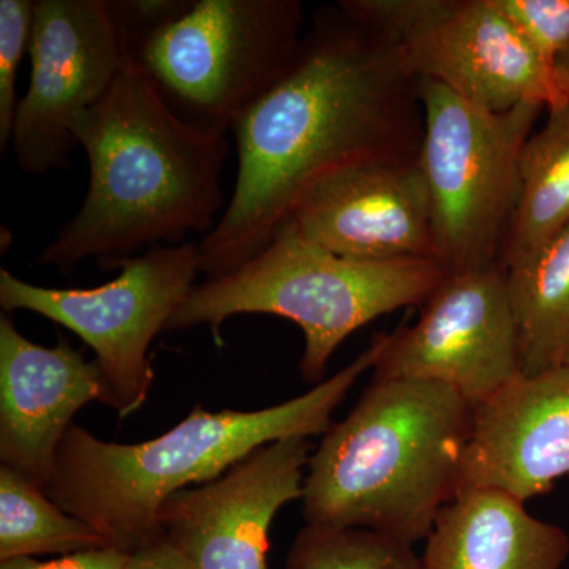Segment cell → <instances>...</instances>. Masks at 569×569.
Masks as SVG:
<instances>
[{
    "instance_id": "6da1fadb",
    "label": "cell",
    "mask_w": 569,
    "mask_h": 569,
    "mask_svg": "<svg viewBox=\"0 0 569 569\" xmlns=\"http://www.w3.org/2000/svg\"><path fill=\"white\" fill-rule=\"evenodd\" d=\"M421 78L402 47L320 7L293 61L234 122L233 194L200 244L208 279L230 274L274 238L307 190L373 160L417 159Z\"/></svg>"
},
{
    "instance_id": "7a4b0ae2",
    "label": "cell",
    "mask_w": 569,
    "mask_h": 569,
    "mask_svg": "<svg viewBox=\"0 0 569 569\" xmlns=\"http://www.w3.org/2000/svg\"><path fill=\"white\" fill-rule=\"evenodd\" d=\"M71 132L88 156L89 189L40 264L70 272L96 258L118 268L141 247L183 244L219 222L227 134L182 119L140 63L127 61Z\"/></svg>"
},
{
    "instance_id": "3957f363",
    "label": "cell",
    "mask_w": 569,
    "mask_h": 569,
    "mask_svg": "<svg viewBox=\"0 0 569 569\" xmlns=\"http://www.w3.org/2000/svg\"><path fill=\"white\" fill-rule=\"evenodd\" d=\"M387 335L306 395L261 410L197 406L162 436L142 443L104 441L71 426L44 492L93 527L108 548L133 553L160 538L159 511L174 493L222 477L257 449L291 437L325 436L356 381L373 369Z\"/></svg>"
},
{
    "instance_id": "277c9868",
    "label": "cell",
    "mask_w": 569,
    "mask_h": 569,
    "mask_svg": "<svg viewBox=\"0 0 569 569\" xmlns=\"http://www.w3.org/2000/svg\"><path fill=\"white\" fill-rule=\"evenodd\" d=\"M471 418L473 407L447 385L372 377L310 456L306 522L422 541L459 496Z\"/></svg>"
},
{
    "instance_id": "5b68a950",
    "label": "cell",
    "mask_w": 569,
    "mask_h": 569,
    "mask_svg": "<svg viewBox=\"0 0 569 569\" xmlns=\"http://www.w3.org/2000/svg\"><path fill=\"white\" fill-rule=\"evenodd\" d=\"M448 276L437 260H347L310 244L284 222L252 260L230 274L194 284L167 331L208 326L222 346L220 331L228 318H287L305 332L302 378L321 383L329 359L348 337L378 317L425 306Z\"/></svg>"
},
{
    "instance_id": "8992f818",
    "label": "cell",
    "mask_w": 569,
    "mask_h": 569,
    "mask_svg": "<svg viewBox=\"0 0 569 569\" xmlns=\"http://www.w3.org/2000/svg\"><path fill=\"white\" fill-rule=\"evenodd\" d=\"M418 164L429 193L438 260L451 272L501 264L518 206L520 157L545 104L492 112L421 78Z\"/></svg>"
},
{
    "instance_id": "52a82bcc",
    "label": "cell",
    "mask_w": 569,
    "mask_h": 569,
    "mask_svg": "<svg viewBox=\"0 0 569 569\" xmlns=\"http://www.w3.org/2000/svg\"><path fill=\"white\" fill-rule=\"evenodd\" d=\"M302 24L299 0H193L134 62L182 119L227 134L293 61Z\"/></svg>"
},
{
    "instance_id": "ba28073f",
    "label": "cell",
    "mask_w": 569,
    "mask_h": 569,
    "mask_svg": "<svg viewBox=\"0 0 569 569\" xmlns=\"http://www.w3.org/2000/svg\"><path fill=\"white\" fill-rule=\"evenodd\" d=\"M119 276L96 288H50L0 269L3 312L28 310L63 326L96 353L104 381L103 406L127 418L151 392L149 350L167 331L201 272L200 244L156 246L118 266Z\"/></svg>"
},
{
    "instance_id": "9c48e42d",
    "label": "cell",
    "mask_w": 569,
    "mask_h": 569,
    "mask_svg": "<svg viewBox=\"0 0 569 569\" xmlns=\"http://www.w3.org/2000/svg\"><path fill=\"white\" fill-rule=\"evenodd\" d=\"M29 54L10 146L21 171L44 176L69 168L74 121L110 91L129 54L110 0H37Z\"/></svg>"
},
{
    "instance_id": "30bf717a",
    "label": "cell",
    "mask_w": 569,
    "mask_h": 569,
    "mask_svg": "<svg viewBox=\"0 0 569 569\" xmlns=\"http://www.w3.org/2000/svg\"><path fill=\"white\" fill-rule=\"evenodd\" d=\"M522 377L503 264L451 272L413 326L387 335L373 378L436 381L471 407Z\"/></svg>"
},
{
    "instance_id": "8fae6325",
    "label": "cell",
    "mask_w": 569,
    "mask_h": 569,
    "mask_svg": "<svg viewBox=\"0 0 569 569\" xmlns=\"http://www.w3.org/2000/svg\"><path fill=\"white\" fill-rule=\"evenodd\" d=\"M309 460L306 437L257 449L222 477L168 498L160 537L194 569H268L272 520L284 505L302 500Z\"/></svg>"
},
{
    "instance_id": "7c38bea8",
    "label": "cell",
    "mask_w": 569,
    "mask_h": 569,
    "mask_svg": "<svg viewBox=\"0 0 569 569\" xmlns=\"http://www.w3.org/2000/svg\"><path fill=\"white\" fill-rule=\"evenodd\" d=\"M284 222L347 260L440 261L418 157L343 168L307 190Z\"/></svg>"
},
{
    "instance_id": "4fadbf2b",
    "label": "cell",
    "mask_w": 569,
    "mask_h": 569,
    "mask_svg": "<svg viewBox=\"0 0 569 569\" xmlns=\"http://www.w3.org/2000/svg\"><path fill=\"white\" fill-rule=\"evenodd\" d=\"M419 78L440 82L468 103L505 112L520 103L567 102L556 70L493 0H449L448 9L402 44Z\"/></svg>"
},
{
    "instance_id": "5bb4252c",
    "label": "cell",
    "mask_w": 569,
    "mask_h": 569,
    "mask_svg": "<svg viewBox=\"0 0 569 569\" xmlns=\"http://www.w3.org/2000/svg\"><path fill=\"white\" fill-rule=\"evenodd\" d=\"M99 367L66 340L43 347L0 316V460L47 490L73 418L104 402Z\"/></svg>"
},
{
    "instance_id": "9a60e30c",
    "label": "cell",
    "mask_w": 569,
    "mask_h": 569,
    "mask_svg": "<svg viewBox=\"0 0 569 569\" xmlns=\"http://www.w3.org/2000/svg\"><path fill=\"white\" fill-rule=\"evenodd\" d=\"M568 475V365L519 377L473 407L460 492L493 489L527 503Z\"/></svg>"
},
{
    "instance_id": "2e32d148",
    "label": "cell",
    "mask_w": 569,
    "mask_h": 569,
    "mask_svg": "<svg viewBox=\"0 0 569 569\" xmlns=\"http://www.w3.org/2000/svg\"><path fill=\"white\" fill-rule=\"evenodd\" d=\"M568 559L563 527L493 489L463 490L441 509L421 556L422 569H561Z\"/></svg>"
},
{
    "instance_id": "e0dca14e",
    "label": "cell",
    "mask_w": 569,
    "mask_h": 569,
    "mask_svg": "<svg viewBox=\"0 0 569 569\" xmlns=\"http://www.w3.org/2000/svg\"><path fill=\"white\" fill-rule=\"evenodd\" d=\"M518 325L522 376L567 365L569 356V224L505 268Z\"/></svg>"
},
{
    "instance_id": "ac0fdd59",
    "label": "cell",
    "mask_w": 569,
    "mask_h": 569,
    "mask_svg": "<svg viewBox=\"0 0 569 569\" xmlns=\"http://www.w3.org/2000/svg\"><path fill=\"white\" fill-rule=\"evenodd\" d=\"M520 157L518 206L501 264L516 263L569 224V100L549 108Z\"/></svg>"
},
{
    "instance_id": "d6986e66",
    "label": "cell",
    "mask_w": 569,
    "mask_h": 569,
    "mask_svg": "<svg viewBox=\"0 0 569 569\" xmlns=\"http://www.w3.org/2000/svg\"><path fill=\"white\" fill-rule=\"evenodd\" d=\"M102 548L108 545L99 531L13 468L0 466V561Z\"/></svg>"
},
{
    "instance_id": "ffe728a7",
    "label": "cell",
    "mask_w": 569,
    "mask_h": 569,
    "mask_svg": "<svg viewBox=\"0 0 569 569\" xmlns=\"http://www.w3.org/2000/svg\"><path fill=\"white\" fill-rule=\"evenodd\" d=\"M284 569H422L413 546L362 529L299 530Z\"/></svg>"
},
{
    "instance_id": "44dd1931",
    "label": "cell",
    "mask_w": 569,
    "mask_h": 569,
    "mask_svg": "<svg viewBox=\"0 0 569 569\" xmlns=\"http://www.w3.org/2000/svg\"><path fill=\"white\" fill-rule=\"evenodd\" d=\"M36 0H0V151L9 149L14 116L18 70L31 48Z\"/></svg>"
},
{
    "instance_id": "7402d4cb",
    "label": "cell",
    "mask_w": 569,
    "mask_h": 569,
    "mask_svg": "<svg viewBox=\"0 0 569 569\" xmlns=\"http://www.w3.org/2000/svg\"><path fill=\"white\" fill-rule=\"evenodd\" d=\"M527 43L553 67L569 48V0H493Z\"/></svg>"
},
{
    "instance_id": "603a6c76",
    "label": "cell",
    "mask_w": 569,
    "mask_h": 569,
    "mask_svg": "<svg viewBox=\"0 0 569 569\" xmlns=\"http://www.w3.org/2000/svg\"><path fill=\"white\" fill-rule=\"evenodd\" d=\"M348 17L402 47L448 9L449 0H340Z\"/></svg>"
},
{
    "instance_id": "cb8c5ba5",
    "label": "cell",
    "mask_w": 569,
    "mask_h": 569,
    "mask_svg": "<svg viewBox=\"0 0 569 569\" xmlns=\"http://www.w3.org/2000/svg\"><path fill=\"white\" fill-rule=\"evenodd\" d=\"M193 0H110L116 24L122 33L129 61L137 59L142 44L164 26L182 17Z\"/></svg>"
},
{
    "instance_id": "d4e9b609",
    "label": "cell",
    "mask_w": 569,
    "mask_h": 569,
    "mask_svg": "<svg viewBox=\"0 0 569 569\" xmlns=\"http://www.w3.org/2000/svg\"><path fill=\"white\" fill-rule=\"evenodd\" d=\"M130 553L114 548L86 550L73 556L61 557L58 560L39 561L22 557L0 561V569H122Z\"/></svg>"
},
{
    "instance_id": "484cf974",
    "label": "cell",
    "mask_w": 569,
    "mask_h": 569,
    "mask_svg": "<svg viewBox=\"0 0 569 569\" xmlns=\"http://www.w3.org/2000/svg\"><path fill=\"white\" fill-rule=\"evenodd\" d=\"M122 569H194L181 550L160 537L137 552L130 553Z\"/></svg>"
},
{
    "instance_id": "4316f807",
    "label": "cell",
    "mask_w": 569,
    "mask_h": 569,
    "mask_svg": "<svg viewBox=\"0 0 569 569\" xmlns=\"http://www.w3.org/2000/svg\"><path fill=\"white\" fill-rule=\"evenodd\" d=\"M553 70H556L557 80H559L565 96L569 99V48L557 58L556 63H553Z\"/></svg>"
},
{
    "instance_id": "83f0119b",
    "label": "cell",
    "mask_w": 569,
    "mask_h": 569,
    "mask_svg": "<svg viewBox=\"0 0 569 569\" xmlns=\"http://www.w3.org/2000/svg\"><path fill=\"white\" fill-rule=\"evenodd\" d=\"M567 365L569 366V356H568V359H567Z\"/></svg>"
}]
</instances>
